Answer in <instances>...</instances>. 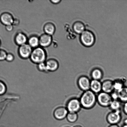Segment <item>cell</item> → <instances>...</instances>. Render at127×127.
Here are the masks:
<instances>
[{
  "label": "cell",
  "mask_w": 127,
  "mask_h": 127,
  "mask_svg": "<svg viewBox=\"0 0 127 127\" xmlns=\"http://www.w3.org/2000/svg\"><path fill=\"white\" fill-rule=\"evenodd\" d=\"M82 107L86 109H92L97 102L96 95L90 90L84 92L79 99Z\"/></svg>",
  "instance_id": "6da1fadb"
},
{
  "label": "cell",
  "mask_w": 127,
  "mask_h": 127,
  "mask_svg": "<svg viewBox=\"0 0 127 127\" xmlns=\"http://www.w3.org/2000/svg\"><path fill=\"white\" fill-rule=\"evenodd\" d=\"M47 56L46 53L44 48L39 47L33 49L30 58L32 63L38 64L45 62Z\"/></svg>",
  "instance_id": "7a4b0ae2"
},
{
  "label": "cell",
  "mask_w": 127,
  "mask_h": 127,
  "mask_svg": "<svg viewBox=\"0 0 127 127\" xmlns=\"http://www.w3.org/2000/svg\"><path fill=\"white\" fill-rule=\"evenodd\" d=\"M80 40L82 44L85 46L90 47L95 43V36L91 31H85L81 34Z\"/></svg>",
  "instance_id": "3957f363"
},
{
  "label": "cell",
  "mask_w": 127,
  "mask_h": 127,
  "mask_svg": "<svg viewBox=\"0 0 127 127\" xmlns=\"http://www.w3.org/2000/svg\"><path fill=\"white\" fill-rule=\"evenodd\" d=\"M97 100L99 105L103 107H109L113 100L110 94L102 91L97 96Z\"/></svg>",
  "instance_id": "277c9868"
},
{
  "label": "cell",
  "mask_w": 127,
  "mask_h": 127,
  "mask_svg": "<svg viewBox=\"0 0 127 127\" xmlns=\"http://www.w3.org/2000/svg\"><path fill=\"white\" fill-rule=\"evenodd\" d=\"M66 108L68 112L78 113L82 107L79 99L74 98L68 101Z\"/></svg>",
  "instance_id": "5b68a950"
},
{
  "label": "cell",
  "mask_w": 127,
  "mask_h": 127,
  "mask_svg": "<svg viewBox=\"0 0 127 127\" xmlns=\"http://www.w3.org/2000/svg\"><path fill=\"white\" fill-rule=\"evenodd\" d=\"M121 119L120 110L112 111L108 114L106 117L107 121L110 125H117Z\"/></svg>",
  "instance_id": "8992f818"
},
{
  "label": "cell",
  "mask_w": 127,
  "mask_h": 127,
  "mask_svg": "<svg viewBox=\"0 0 127 127\" xmlns=\"http://www.w3.org/2000/svg\"><path fill=\"white\" fill-rule=\"evenodd\" d=\"M33 50V48L27 43L20 46L18 49L19 55L22 59H28L30 57Z\"/></svg>",
  "instance_id": "52a82bcc"
},
{
  "label": "cell",
  "mask_w": 127,
  "mask_h": 127,
  "mask_svg": "<svg viewBox=\"0 0 127 127\" xmlns=\"http://www.w3.org/2000/svg\"><path fill=\"white\" fill-rule=\"evenodd\" d=\"M91 81L87 77L82 76L79 77L78 80V87L81 90L85 92L90 90Z\"/></svg>",
  "instance_id": "ba28073f"
},
{
  "label": "cell",
  "mask_w": 127,
  "mask_h": 127,
  "mask_svg": "<svg viewBox=\"0 0 127 127\" xmlns=\"http://www.w3.org/2000/svg\"><path fill=\"white\" fill-rule=\"evenodd\" d=\"M68 113L66 108L63 106L59 107L54 110L53 115L55 119L61 120L67 117Z\"/></svg>",
  "instance_id": "9c48e42d"
},
{
  "label": "cell",
  "mask_w": 127,
  "mask_h": 127,
  "mask_svg": "<svg viewBox=\"0 0 127 127\" xmlns=\"http://www.w3.org/2000/svg\"><path fill=\"white\" fill-rule=\"evenodd\" d=\"M52 36L44 33L39 37L40 47L42 48H47L51 44L52 42Z\"/></svg>",
  "instance_id": "30bf717a"
},
{
  "label": "cell",
  "mask_w": 127,
  "mask_h": 127,
  "mask_svg": "<svg viewBox=\"0 0 127 127\" xmlns=\"http://www.w3.org/2000/svg\"><path fill=\"white\" fill-rule=\"evenodd\" d=\"M14 19L13 16L8 12H4L0 16V22L5 26L12 25Z\"/></svg>",
  "instance_id": "8fae6325"
},
{
  "label": "cell",
  "mask_w": 127,
  "mask_h": 127,
  "mask_svg": "<svg viewBox=\"0 0 127 127\" xmlns=\"http://www.w3.org/2000/svg\"><path fill=\"white\" fill-rule=\"evenodd\" d=\"M114 91V81L106 80L102 83V91L110 94Z\"/></svg>",
  "instance_id": "7c38bea8"
},
{
  "label": "cell",
  "mask_w": 127,
  "mask_h": 127,
  "mask_svg": "<svg viewBox=\"0 0 127 127\" xmlns=\"http://www.w3.org/2000/svg\"><path fill=\"white\" fill-rule=\"evenodd\" d=\"M28 40L27 35L24 33L21 32L17 33L14 38L15 43L19 46L27 44Z\"/></svg>",
  "instance_id": "4fadbf2b"
},
{
  "label": "cell",
  "mask_w": 127,
  "mask_h": 127,
  "mask_svg": "<svg viewBox=\"0 0 127 127\" xmlns=\"http://www.w3.org/2000/svg\"><path fill=\"white\" fill-rule=\"evenodd\" d=\"M45 64L48 72L55 71L59 68V63L55 59L52 58L48 59L46 61Z\"/></svg>",
  "instance_id": "5bb4252c"
},
{
  "label": "cell",
  "mask_w": 127,
  "mask_h": 127,
  "mask_svg": "<svg viewBox=\"0 0 127 127\" xmlns=\"http://www.w3.org/2000/svg\"><path fill=\"white\" fill-rule=\"evenodd\" d=\"M90 90L95 94H99L102 92V83L99 80L92 79L91 81Z\"/></svg>",
  "instance_id": "9a60e30c"
},
{
  "label": "cell",
  "mask_w": 127,
  "mask_h": 127,
  "mask_svg": "<svg viewBox=\"0 0 127 127\" xmlns=\"http://www.w3.org/2000/svg\"><path fill=\"white\" fill-rule=\"evenodd\" d=\"M43 29L45 33L52 36L55 33L56 27L53 23L48 22L45 24Z\"/></svg>",
  "instance_id": "2e32d148"
},
{
  "label": "cell",
  "mask_w": 127,
  "mask_h": 127,
  "mask_svg": "<svg viewBox=\"0 0 127 127\" xmlns=\"http://www.w3.org/2000/svg\"><path fill=\"white\" fill-rule=\"evenodd\" d=\"M27 44L34 49L40 46L39 37L37 35H32L28 38Z\"/></svg>",
  "instance_id": "e0dca14e"
},
{
  "label": "cell",
  "mask_w": 127,
  "mask_h": 127,
  "mask_svg": "<svg viewBox=\"0 0 127 127\" xmlns=\"http://www.w3.org/2000/svg\"><path fill=\"white\" fill-rule=\"evenodd\" d=\"M85 28L84 24L80 21L75 22L73 25V30L78 34H82L85 31Z\"/></svg>",
  "instance_id": "ac0fdd59"
},
{
  "label": "cell",
  "mask_w": 127,
  "mask_h": 127,
  "mask_svg": "<svg viewBox=\"0 0 127 127\" xmlns=\"http://www.w3.org/2000/svg\"><path fill=\"white\" fill-rule=\"evenodd\" d=\"M91 76L92 79L100 81L103 77V72L99 68H95L92 70Z\"/></svg>",
  "instance_id": "d6986e66"
},
{
  "label": "cell",
  "mask_w": 127,
  "mask_h": 127,
  "mask_svg": "<svg viewBox=\"0 0 127 127\" xmlns=\"http://www.w3.org/2000/svg\"><path fill=\"white\" fill-rule=\"evenodd\" d=\"M118 92L119 100L123 102H127V87H124L121 90Z\"/></svg>",
  "instance_id": "ffe728a7"
},
{
  "label": "cell",
  "mask_w": 127,
  "mask_h": 127,
  "mask_svg": "<svg viewBox=\"0 0 127 127\" xmlns=\"http://www.w3.org/2000/svg\"><path fill=\"white\" fill-rule=\"evenodd\" d=\"M119 100H113L109 106V107L112 111L120 110L121 103Z\"/></svg>",
  "instance_id": "44dd1931"
},
{
  "label": "cell",
  "mask_w": 127,
  "mask_h": 127,
  "mask_svg": "<svg viewBox=\"0 0 127 127\" xmlns=\"http://www.w3.org/2000/svg\"><path fill=\"white\" fill-rule=\"evenodd\" d=\"M67 120L69 123H75L78 120V113H68L67 116Z\"/></svg>",
  "instance_id": "7402d4cb"
},
{
  "label": "cell",
  "mask_w": 127,
  "mask_h": 127,
  "mask_svg": "<svg viewBox=\"0 0 127 127\" xmlns=\"http://www.w3.org/2000/svg\"><path fill=\"white\" fill-rule=\"evenodd\" d=\"M114 91L119 92L124 88V83L122 81L119 79L116 80L114 81Z\"/></svg>",
  "instance_id": "603a6c76"
},
{
  "label": "cell",
  "mask_w": 127,
  "mask_h": 127,
  "mask_svg": "<svg viewBox=\"0 0 127 127\" xmlns=\"http://www.w3.org/2000/svg\"><path fill=\"white\" fill-rule=\"evenodd\" d=\"M37 67L39 70L40 71L46 72V73L48 72L47 70L45 62L37 64Z\"/></svg>",
  "instance_id": "cb8c5ba5"
},
{
  "label": "cell",
  "mask_w": 127,
  "mask_h": 127,
  "mask_svg": "<svg viewBox=\"0 0 127 127\" xmlns=\"http://www.w3.org/2000/svg\"><path fill=\"white\" fill-rule=\"evenodd\" d=\"M7 90L6 85L2 81H0V95H2L5 93Z\"/></svg>",
  "instance_id": "d4e9b609"
},
{
  "label": "cell",
  "mask_w": 127,
  "mask_h": 127,
  "mask_svg": "<svg viewBox=\"0 0 127 127\" xmlns=\"http://www.w3.org/2000/svg\"><path fill=\"white\" fill-rule=\"evenodd\" d=\"M7 53L5 51L0 49V61L6 60Z\"/></svg>",
  "instance_id": "484cf974"
},
{
  "label": "cell",
  "mask_w": 127,
  "mask_h": 127,
  "mask_svg": "<svg viewBox=\"0 0 127 127\" xmlns=\"http://www.w3.org/2000/svg\"><path fill=\"white\" fill-rule=\"evenodd\" d=\"M110 94L113 100H119V95L118 92L114 91Z\"/></svg>",
  "instance_id": "4316f807"
},
{
  "label": "cell",
  "mask_w": 127,
  "mask_h": 127,
  "mask_svg": "<svg viewBox=\"0 0 127 127\" xmlns=\"http://www.w3.org/2000/svg\"><path fill=\"white\" fill-rule=\"evenodd\" d=\"M14 56L12 53H7L6 59V60L8 62H12L14 60Z\"/></svg>",
  "instance_id": "83f0119b"
},
{
  "label": "cell",
  "mask_w": 127,
  "mask_h": 127,
  "mask_svg": "<svg viewBox=\"0 0 127 127\" xmlns=\"http://www.w3.org/2000/svg\"><path fill=\"white\" fill-rule=\"evenodd\" d=\"M5 29L7 32H12L13 29V26L12 25L5 26Z\"/></svg>",
  "instance_id": "f1b7e54d"
},
{
  "label": "cell",
  "mask_w": 127,
  "mask_h": 127,
  "mask_svg": "<svg viewBox=\"0 0 127 127\" xmlns=\"http://www.w3.org/2000/svg\"><path fill=\"white\" fill-rule=\"evenodd\" d=\"M19 23L20 21L19 20L17 19V18L14 19L12 25L13 26H17L19 25Z\"/></svg>",
  "instance_id": "f546056e"
},
{
  "label": "cell",
  "mask_w": 127,
  "mask_h": 127,
  "mask_svg": "<svg viewBox=\"0 0 127 127\" xmlns=\"http://www.w3.org/2000/svg\"><path fill=\"white\" fill-rule=\"evenodd\" d=\"M61 0H50V2L53 4H56L60 3Z\"/></svg>",
  "instance_id": "4dcf8cb0"
},
{
  "label": "cell",
  "mask_w": 127,
  "mask_h": 127,
  "mask_svg": "<svg viewBox=\"0 0 127 127\" xmlns=\"http://www.w3.org/2000/svg\"><path fill=\"white\" fill-rule=\"evenodd\" d=\"M123 110L124 113L127 115V102L125 103L123 107Z\"/></svg>",
  "instance_id": "1f68e13d"
},
{
  "label": "cell",
  "mask_w": 127,
  "mask_h": 127,
  "mask_svg": "<svg viewBox=\"0 0 127 127\" xmlns=\"http://www.w3.org/2000/svg\"><path fill=\"white\" fill-rule=\"evenodd\" d=\"M109 127H119L118 125H111Z\"/></svg>",
  "instance_id": "d6a6232c"
},
{
  "label": "cell",
  "mask_w": 127,
  "mask_h": 127,
  "mask_svg": "<svg viewBox=\"0 0 127 127\" xmlns=\"http://www.w3.org/2000/svg\"><path fill=\"white\" fill-rule=\"evenodd\" d=\"M74 127H82V126H80V125H77L74 126Z\"/></svg>",
  "instance_id": "836d02e7"
},
{
  "label": "cell",
  "mask_w": 127,
  "mask_h": 127,
  "mask_svg": "<svg viewBox=\"0 0 127 127\" xmlns=\"http://www.w3.org/2000/svg\"><path fill=\"white\" fill-rule=\"evenodd\" d=\"M122 127H127V124H124Z\"/></svg>",
  "instance_id": "e575fe53"
},
{
  "label": "cell",
  "mask_w": 127,
  "mask_h": 127,
  "mask_svg": "<svg viewBox=\"0 0 127 127\" xmlns=\"http://www.w3.org/2000/svg\"><path fill=\"white\" fill-rule=\"evenodd\" d=\"M1 41L0 40V46L1 45Z\"/></svg>",
  "instance_id": "d590c367"
}]
</instances>
